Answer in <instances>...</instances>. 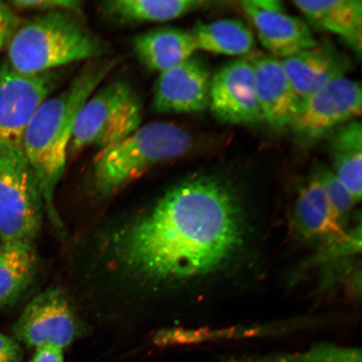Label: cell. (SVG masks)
I'll use <instances>...</instances> for the list:
<instances>
[{"instance_id": "6da1fadb", "label": "cell", "mask_w": 362, "mask_h": 362, "mask_svg": "<svg viewBox=\"0 0 362 362\" xmlns=\"http://www.w3.org/2000/svg\"><path fill=\"white\" fill-rule=\"evenodd\" d=\"M241 202L228 181L196 175L172 187L147 214L117 232L122 268L153 284L183 282L220 269L242 245Z\"/></svg>"}, {"instance_id": "7a4b0ae2", "label": "cell", "mask_w": 362, "mask_h": 362, "mask_svg": "<svg viewBox=\"0 0 362 362\" xmlns=\"http://www.w3.org/2000/svg\"><path fill=\"white\" fill-rule=\"evenodd\" d=\"M120 58L90 61L69 86L49 97L27 126L22 148L37 178L49 218L60 226L54 206L64 174L72 132L81 107L120 62Z\"/></svg>"}, {"instance_id": "3957f363", "label": "cell", "mask_w": 362, "mask_h": 362, "mask_svg": "<svg viewBox=\"0 0 362 362\" xmlns=\"http://www.w3.org/2000/svg\"><path fill=\"white\" fill-rule=\"evenodd\" d=\"M80 15L43 13L21 25L7 47L8 64L21 74H38L102 58L107 45L90 33Z\"/></svg>"}, {"instance_id": "277c9868", "label": "cell", "mask_w": 362, "mask_h": 362, "mask_svg": "<svg viewBox=\"0 0 362 362\" xmlns=\"http://www.w3.org/2000/svg\"><path fill=\"white\" fill-rule=\"evenodd\" d=\"M194 141L187 130L174 124L156 122L141 126L98 151L93 165L95 189L103 197L110 196L153 167L187 155Z\"/></svg>"}, {"instance_id": "5b68a950", "label": "cell", "mask_w": 362, "mask_h": 362, "mask_svg": "<svg viewBox=\"0 0 362 362\" xmlns=\"http://www.w3.org/2000/svg\"><path fill=\"white\" fill-rule=\"evenodd\" d=\"M141 102L128 81L115 80L97 89L81 107L72 132L68 158L89 148H106L141 127Z\"/></svg>"}, {"instance_id": "8992f818", "label": "cell", "mask_w": 362, "mask_h": 362, "mask_svg": "<svg viewBox=\"0 0 362 362\" xmlns=\"http://www.w3.org/2000/svg\"><path fill=\"white\" fill-rule=\"evenodd\" d=\"M44 205L22 147L0 144V241L33 243L42 225Z\"/></svg>"}, {"instance_id": "52a82bcc", "label": "cell", "mask_w": 362, "mask_h": 362, "mask_svg": "<svg viewBox=\"0 0 362 362\" xmlns=\"http://www.w3.org/2000/svg\"><path fill=\"white\" fill-rule=\"evenodd\" d=\"M57 70L25 74L0 65V144L22 147L23 138L38 108L61 83Z\"/></svg>"}, {"instance_id": "ba28073f", "label": "cell", "mask_w": 362, "mask_h": 362, "mask_svg": "<svg viewBox=\"0 0 362 362\" xmlns=\"http://www.w3.org/2000/svg\"><path fill=\"white\" fill-rule=\"evenodd\" d=\"M361 107V84L341 76L305 99L291 126L298 141L309 146L339 127L357 119Z\"/></svg>"}, {"instance_id": "9c48e42d", "label": "cell", "mask_w": 362, "mask_h": 362, "mask_svg": "<svg viewBox=\"0 0 362 362\" xmlns=\"http://www.w3.org/2000/svg\"><path fill=\"white\" fill-rule=\"evenodd\" d=\"M13 332L19 341L35 349L54 346L63 350L81 336L83 329L66 294L52 288L30 302Z\"/></svg>"}, {"instance_id": "30bf717a", "label": "cell", "mask_w": 362, "mask_h": 362, "mask_svg": "<svg viewBox=\"0 0 362 362\" xmlns=\"http://www.w3.org/2000/svg\"><path fill=\"white\" fill-rule=\"evenodd\" d=\"M208 106L216 119L225 123L256 124L264 121L250 60L241 58L226 63L211 76Z\"/></svg>"}, {"instance_id": "8fae6325", "label": "cell", "mask_w": 362, "mask_h": 362, "mask_svg": "<svg viewBox=\"0 0 362 362\" xmlns=\"http://www.w3.org/2000/svg\"><path fill=\"white\" fill-rule=\"evenodd\" d=\"M241 6L270 56L284 59L318 44L309 25L285 13L279 0H243Z\"/></svg>"}, {"instance_id": "7c38bea8", "label": "cell", "mask_w": 362, "mask_h": 362, "mask_svg": "<svg viewBox=\"0 0 362 362\" xmlns=\"http://www.w3.org/2000/svg\"><path fill=\"white\" fill-rule=\"evenodd\" d=\"M211 81L206 62L194 56L160 72L153 88V110L167 115L205 110L209 105Z\"/></svg>"}, {"instance_id": "4fadbf2b", "label": "cell", "mask_w": 362, "mask_h": 362, "mask_svg": "<svg viewBox=\"0 0 362 362\" xmlns=\"http://www.w3.org/2000/svg\"><path fill=\"white\" fill-rule=\"evenodd\" d=\"M280 61L300 104L330 81L345 76L351 68L349 58L329 42H318Z\"/></svg>"}, {"instance_id": "5bb4252c", "label": "cell", "mask_w": 362, "mask_h": 362, "mask_svg": "<svg viewBox=\"0 0 362 362\" xmlns=\"http://www.w3.org/2000/svg\"><path fill=\"white\" fill-rule=\"evenodd\" d=\"M255 70L257 98L264 120L275 129L291 126L300 103L280 59L257 55L249 59Z\"/></svg>"}, {"instance_id": "9a60e30c", "label": "cell", "mask_w": 362, "mask_h": 362, "mask_svg": "<svg viewBox=\"0 0 362 362\" xmlns=\"http://www.w3.org/2000/svg\"><path fill=\"white\" fill-rule=\"evenodd\" d=\"M133 48L144 66L160 74L188 60L197 51L191 31L173 27L158 28L136 36Z\"/></svg>"}, {"instance_id": "2e32d148", "label": "cell", "mask_w": 362, "mask_h": 362, "mask_svg": "<svg viewBox=\"0 0 362 362\" xmlns=\"http://www.w3.org/2000/svg\"><path fill=\"white\" fill-rule=\"evenodd\" d=\"M293 4L312 25L341 36L361 56V0H294Z\"/></svg>"}, {"instance_id": "e0dca14e", "label": "cell", "mask_w": 362, "mask_h": 362, "mask_svg": "<svg viewBox=\"0 0 362 362\" xmlns=\"http://www.w3.org/2000/svg\"><path fill=\"white\" fill-rule=\"evenodd\" d=\"M293 216L298 232L308 239L330 238L341 232L342 221L329 201L316 167L298 194Z\"/></svg>"}, {"instance_id": "ac0fdd59", "label": "cell", "mask_w": 362, "mask_h": 362, "mask_svg": "<svg viewBox=\"0 0 362 362\" xmlns=\"http://www.w3.org/2000/svg\"><path fill=\"white\" fill-rule=\"evenodd\" d=\"M206 4L200 0H108L100 7L107 19L131 25L174 21Z\"/></svg>"}, {"instance_id": "d6986e66", "label": "cell", "mask_w": 362, "mask_h": 362, "mask_svg": "<svg viewBox=\"0 0 362 362\" xmlns=\"http://www.w3.org/2000/svg\"><path fill=\"white\" fill-rule=\"evenodd\" d=\"M329 151L334 173L356 202L361 198L362 126L358 119L334 131Z\"/></svg>"}, {"instance_id": "ffe728a7", "label": "cell", "mask_w": 362, "mask_h": 362, "mask_svg": "<svg viewBox=\"0 0 362 362\" xmlns=\"http://www.w3.org/2000/svg\"><path fill=\"white\" fill-rule=\"evenodd\" d=\"M189 31L197 49L219 55H247L255 45L251 29L236 19L209 23L198 21Z\"/></svg>"}, {"instance_id": "44dd1931", "label": "cell", "mask_w": 362, "mask_h": 362, "mask_svg": "<svg viewBox=\"0 0 362 362\" xmlns=\"http://www.w3.org/2000/svg\"><path fill=\"white\" fill-rule=\"evenodd\" d=\"M37 255L33 243L0 244V307L21 296L34 277Z\"/></svg>"}, {"instance_id": "7402d4cb", "label": "cell", "mask_w": 362, "mask_h": 362, "mask_svg": "<svg viewBox=\"0 0 362 362\" xmlns=\"http://www.w3.org/2000/svg\"><path fill=\"white\" fill-rule=\"evenodd\" d=\"M325 193L334 211L342 221L356 204V200L348 189L334 175L333 170L322 165L316 166Z\"/></svg>"}, {"instance_id": "603a6c76", "label": "cell", "mask_w": 362, "mask_h": 362, "mask_svg": "<svg viewBox=\"0 0 362 362\" xmlns=\"http://www.w3.org/2000/svg\"><path fill=\"white\" fill-rule=\"evenodd\" d=\"M257 362H361V353L354 349L320 347L301 354L275 356Z\"/></svg>"}, {"instance_id": "cb8c5ba5", "label": "cell", "mask_w": 362, "mask_h": 362, "mask_svg": "<svg viewBox=\"0 0 362 362\" xmlns=\"http://www.w3.org/2000/svg\"><path fill=\"white\" fill-rule=\"evenodd\" d=\"M12 8L20 11H35L43 13L68 11L81 13L83 2L79 0H15L10 2Z\"/></svg>"}, {"instance_id": "d4e9b609", "label": "cell", "mask_w": 362, "mask_h": 362, "mask_svg": "<svg viewBox=\"0 0 362 362\" xmlns=\"http://www.w3.org/2000/svg\"><path fill=\"white\" fill-rule=\"evenodd\" d=\"M21 25V19L13 8L6 3L0 1V52L7 48Z\"/></svg>"}, {"instance_id": "484cf974", "label": "cell", "mask_w": 362, "mask_h": 362, "mask_svg": "<svg viewBox=\"0 0 362 362\" xmlns=\"http://www.w3.org/2000/svg\"><path fill=\"white\" fill-rule=\"evenodd\" d=\"M21 350L10 337L0 333V362H21Z\"/></svg>"}, {"instance_id": "4316f807", "label": "cell", "mask_w": 362, "mask_h": 362, "mask_svg": "<svg viewBox=\"0 0 362 362\" xmlns=\"http://www.w3.org/2000/svg\"><path fill=\"white\" fill-rule=\"evenodd\" d=\"M30 362H64L63 350L54 346L40 347Z\"/></svg>"}]
</instances>
